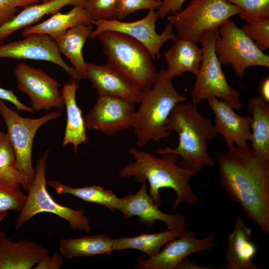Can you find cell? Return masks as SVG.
I'll use <instances>...</instances> for the list:
<instances>
[{"mask_svg": "<svg viewBox=\"0 0 269 269\" xmlns=\"http://www.w3.org/2000/svg\"><path fill=\"white\" fill-rule=\"evenodd\" d=\"M41 0H0V26L12 19L19 12L18 7L38 3Z\"/></svg>", "mask_w": 269, "mask_h": 269, "instance_id": "36", "label": "cell"}, {"mask_svg": "<svg viewBox=\"0 0 269 269\" xmlns=\"http://www.w3.org/2000/svg\"><path fill=\"white\" fill-rule=\"evenodd\" d=\"M191 231L179 232L167 230L154 234H141L132 237L115 239L113 250L119 252L135 249L144 253L147 258L156 254L170 240L190 233Z\"/></svg>", "mask_w": 269, "mask_h": 269, "instance_id": "28", "label": "cell"}, {"mask_svg": "<svg viewBox=\"0 0 269 269\" xmlns=\"http://www.w3.org/2000/svg\"><path fill=\"white\" fill-rule=\"evenodd\" d=\"M159 19L156 10L149 9L143 18L131 22H124L112 19H93L91 23L96 26L90 38H95L104 31H115L126 34L143 44L149 51L153 60L160 58V49L167 40H177L174 34L172 25L168 22L160 34L156 31L155 23Z\"/></svg>", "mask_w": 269, "mask_h": 269, "instance_id": "11", "label": "cell"}, {"mask_svg": "<svg viewBox=\"0 0 269 269\" xmlns=\"http://www.w3.org/2000/svg\"><path fill=\"white\" fill-rule=\"evenodd\" d=\"M92 19L84 6H77L66 13L55 12L46 20L24 28L22 33L24 37L35 34L47 35L54 39L72 27L91 23Z\"/></svg>", "mask_w": 269, "mask_h": 269, "instance_id": "23", "label": "cell"}, {"mask_svg": "<svg viewBox=\"0 0 269 269\" xmlns=\"http://www.w3.org/2000/svg\"><path fill=\"white\" fill-rule=\"evenodd\" d=\"M64 264L61 254L55 253L51 256L49 254L42 258L34 267V269H59Z\"/></svg>", "mask_w": 269, "mask_h": 269, "instance_id": "38", "label": "cell"}, {"mask_svg": "<svg viewBox=\"0 0 269 269\" xmlns=\"http://www.w3.org/2000/svg\"><path fill=\"white\" fill-rule=\"evenodd\" d=\"M50 0H41V1H42V2H46V1H50Z\"/></svg>", "mask_w": 269, "mask_h": 269, "instance_id": "43", "label": "cell"}, {"mask_svg": "<svg viewBox=\"0 0 269 269\" xmlns=\"http://www.w3.org/2000/svg\"><path fill=\"white\" fill-rule=\"evenodd\" d=\"M178 269H220L215 267L199 266L191 262L187 258H185L177 266Z\"/></svg>", "mask_w": 269, "mask_h": 269, "instance_id": "40", "label": "cell"}, {"mask_svg": "<svg viewBox=\"0 0 269 269\" xmlns=\"http://www.w3.org/2000/svg\"><path fill=\"white\" fill-rule=\"evenodd\" d=\"M218 35L219 28L205 31L200 36L202 61L191 93L192 102L197 105L209 98H219L233 109L240 110L242 107L240 93L228 83L215 51Z\"/></svg>", "mask_w": 269, "mask_h": 269, "instance_id": "6", "label": "cell"}, {"mask_svg": "<svg viewBox=\"0 0 269 269\" xmlns=\"http://www.w3.org/2000/svg\"><path fill=\"white\" fill-rule=\"evenodd\" d=\"M23 177L16 167V158L7 133L0 132V184L21 185Z\"/></svg>", "mask_w": 269, "mask_h": 269, "instance_id": "30", "label": "cell"}, {"mask_svg": "<svg viewBox=\"0 0 269 269\" xmlns=\"http://www.w3.org/2000/svg\"><path fill=\"white\" fill-rule=\"evenodd\" d=\"M216 245V235L210 234L204 238H196L190 233L167 242L165 246L150 258L142 257L137 259L134 269H176L179 264L192 254L212 251Z\"/></svg>", "mask_w": 269, "mask_h": 269, "instance_id": "14", "label": "cell"}, {"mask_svg": "<svg viewBox=\"0 0 269 269\" xmlns=\"http://www.w3.org/2000/svg\"><path fill=\"white\" fill-rule=\"evenodd\" d=\"M112 64L143 92L150 89L159 75L148 49L132 37L115 31H104L96 37Z\"/></svg>", "mask_w": 269, "mask_h": 269, "instance_id": "5", "label": "cell"}, {"mask_svg": "<svg viewBox=\"0 0 269 269\" xmlns=\"http://www.w3.org/2000/svg\"><path fill=\"white\" fill-rule=\"evenodd\" d=\"M8 212L0 214V223L7 216Z\"/></svg>", "mask_w": 269, "mask_h": 269, "instance_id": "42", "label": "cell"}, {"mask_svg": "<svg viewBox=\"0 0 269 269\" xmlns=\"http://www.w3.org/2000/svg\"><path fill=\"white\" fill-rule=\"evenodd\" d=\"M206 100L214 113L215 131L222 136L227 145L231 143H235L238 147L247 145L252 137V117L238 115L224 100L215 97Z\"/></svg>", "mask_w": 269, "mask_h": 269, "instance_id": "18", "label": "cell"}, {"mask_svg": "<svg viewBox=\"0 0 269 269\" xmlns=\"http://www.w3.org/2000/svg\"><path fill=\"white\" fill-rule=\"evenodd\" d=\"M136 111L134 104L112 96H99L84 117L86 129H94L112 136L132 128Z\"/></svg>", "mask_w": 269, "mask_h": 269, "instance_id": "13", "label": "cell"}, {"mask_svg": "<svg viewBox=\"0 0 269 269\" xmlns=\"http://www.w3.org/2000/svg\"><path fill=\"white\" fill-rule=\"evenodd\" d=\"M214 48L221 65L231 64L238 77H243L249 67H269V55L259 49L231 19L226 20L219 27Z\"/></svg>", "mask_w": 269, "mask_h": 269, "instance_id": "10", "label": "cell"}, {"mask_svg": "<svg viewBox=\"0 0 269 269\" xmlns=\"http://www.w3.org/2000/svg\"><path fill=\"white\" fill-rule=\"evenodd\" d=\"M240 6L241 19L247 23L269 20V0H226Z\"/></svg>", "mask_w": 269, "mask_h": 269, "instance_id": "31", "label": "cell"}, {"mask_svg": "<svg viewBox=\"0 0 269 269\" xmlns=\"http://www.w3.org/2000/svg\"><path fill=\"white\" fill-rule=\"evenodd\" d=\"M49 152V150H46L36 161L35 177L28 191L24 206L14 222L15 229H19L36 215L46 212L67 221L73 230L89 233L91 230V224L83 209L75 210L62 205L48 193L46 168Z\"/></svg>", "mask_w": 269, "mask_h": 269, "instance_id": "7", "label": "cell"}, {"mask_svg": "<svg viewBox=\"0 0 269 269\" xmlns=\"http://www.w3.org/2000/svg\"><path fill=\"white\" fill-rule=\"evenodd\" d=\"M261 97L268 103H269V78H266L261 86Z\"/></svg>", "mask_w": 269, "mask_h": 269, "instance_id": "41", "label": "cell"}, {"mask_svg": "<svg viewBox=\"0 0 269 269\" xmlns=\"http://www.w3.org/2000/svg\"><path fill=\"white\" fill-rule=\"evenodd\" d=\"M115 239L106 234H98L76 239H62L59 251L67 259L74 257H87L110 255L114 251Z\"/></svg>", "mask_w": 269, "mask_h": 269, "instance_id": "27", "label": "cell"}, {"mask_svg": "<svg viewBox=\"0 0 269 269\" xmlns=\"http://www.w3.org/2000/svg\"><path fill=\"white\" fill-rule=\"evenodd\" d=\"M164 55L168 75L180 76L186 72L196 75L200 67L202 51L196 43L179 38Z\"/></svg>", "mask_w": 269, "mask_h": 269, "instance_id": "24", "label": "cell"}, {"mask_svg": "<svg viewBox=\"0 0 269 269\" xmlns=\"http://www.w3.org/2000/svg\"><path fill=\"white\" fill-rule=\"evenodd\" d=\"M61 114L58 110L38 118H23L0 99V115L7 127L6 133L16 158V167L23 177L21 186L26 191L35 175L32 164V148L35 134L43 124L59 118Z\"/></svg>", "mask_w": 269, "mask_h": 269, "instance_id": "9", "label": "cell"}, {"mask_svg": "<svg viewBox=\"0 0 269 269\" xmlns=\"http://www.w3.org/2000/svg\"><path fill=\"white\" fill-rule=\"evenodd\" d=\"M129 152L134 161L122 168L119 176L125 178L134 176L140 183L148 182L149 194L157 206L161 204L159 191L162 188L172 189L176 192L173 211L181 203L192 204L199 201L189 183L197 173L178 166L177 154L155 150L154 152L160 155L159 158L133 146Z\"/></svg>", "mask_w": 269, "mask_h": 269, "instance_id": "2", "label": "cell"}, {"mask_svg": "<svg viewBox=\"0 0 269 269\" xmlns=\"http://www.w3.org/2000/svg\"><path fill=\"white\" fill-rule=\"evenodd\" d=\"M242 11L240 6L226 0H191L183 10L166 18L175 27L178 38L197 43L203 32L218 28L225 21Z\"/></svg>", "mask_w": 269, "mask_h": 269, "instance_id": "8", "label": "cell"}, {"mask_svg": "<svg viewBox=\"0 0 269 269\" xmlns=\"http://www.w3.org/2000/svg\"><path fill=\"white\" fill-rule=\"evenodd\" d=\"M161 4V0H117L115 9V17L122 20L139 10H157Z\"/></svg>", "mask_w": 269, "mask_h": 269, "instance_id": "33", "label": "cell"}, {"mask_svg": "<svg viewBox=\"0 0 269 269\" xmlns=\"http://www.w3.org/2000/svg\"><path fill=\"white\" fill-rule=\"evenodd\" d=\"M186 0H162L160 7L156 10L159 18L161 19L180 10Z\"/></svg>", "mask_w": 269, "mask_h": 269, "instance_id": "37", "label": "cell"}, {"mask_svg": "<svg viewBox=\"0 0 269 269\" xmlns=\"http://www.w3.org/2000/svg\"><path fill=\"white\" fill-rule=\"evenodd\" d=\"M117 0H86L84 7L93 19L116 18L115 9Z\"/></svg>", "mask_w": 269, "mask_h": 269, "instance_id": "35", "label": "cell"}, {"mask_svg": "<svg viewBox=\"0 0 269 269\" xmlns=\"http://www.w3.org/2000/svg\"><path fill=\"white\" fill-rule=\"evenodd\" d=\"M87 79L99 96H112L133 104L139 103L144 92L117 68L107 63L98 65L86 62Z\"/></svg>", "mask_w": 269, "mask_h": 269, "instance_id": "17", "label": "cell"}, {"mask_svg": "<svg viewBox=\"0 0 269 269\" xmlns=\"http://www.w3.org/2000/svg\"><path fill=\"white\" fill-rule=\"evenodd\" d=\"M257 252L251 229L241 216H238L228 237L225 254L226 269H258L253 262Z\"/></svg>", "mask_w": 269, "mask_h": 269, "instance_id": "20", "label": "cell"}, {"mask_svg": "<svg viewBox=\"0 0 269 269\" xmlns=\"http://www.w3.org/2000/svg\"><path fill=\"white\" fill-rule=\"evenodd\" d=\"M14 72L17 88L29 97L34 112L63 108L64 99L59 89L61 85L56 80L25 63H18Z\"/></svg>", "mask_w": 269, "mask_h": 269, "instance_id": "12", "label": "cell"}, {"mask_svg": "<svg viewBox=\"0 0 269 269\" xmlns=\"http://www.w3.org/2000/svg\"><path fill=\"white\" fill-rule=\"evenodd\" d=\"M0 58L50 62L62 68L72 79L81 80L74 68L63 59L54 40L47 35L31 34L19 40L1 43Z\"/></svg>", "mask_w": 269, "mask_h": 269, "instance_id": "15", "label": "cell"}, {"mask_svg": "<svg viewBox=\"0 0 269 269\" xmlns=\"http://www.w3.org/2000/svg\"><path fill=\"white\" fill-rule=\"evenodd\" d=\"M49 254L38 244L25 239L14 242L0 231V269H31Z\"/></svg>", "mask_w": 269, "mask_h": 269, "instance_id": "19", "label": "cell"}, {"mask_svg": "<svg viewBox=\"0 0 269 269\" xmlns=\"http://www.w3.org/2000/svg\"><path fill=\"white\" fill-rule=\"evenodd\" d=\"M173 78L164 69H161L152 87L144 92L132 127L139 147H143L151 141L160 142L171 134L165 128L169 116L177 104L186 100L185 96L174 88Z\"/></svg>", "mask_w": 269, "mask_h": 269, "instance_id": "4", "label": "cell"}, {"mask_svg": "<svg viewBox=\"0 0 269 269\" xmlns=\"http://www.w3.org/2000/svg\"><path fill=\"white\" fill-rule=\"evenodd\" d=\"M0 99L10 102L15 106L18 111H24L31 113L35 112L31 107H27L22 104L12 90L0 87Z\"/></svg>", "mask_w": 269, "mask_h": 269, "instance_id": "39", "label": "cell"}, {"mask_svg": "<svg viewBox=\"0 0 269 269\" xmlns=\"http://www.w3.org/2000/svg\"><path fill=\"white\" fill-rule=\"evenodd\" d=\"M141 183L140 188L135 194H130L122 198L123 204L119 211L124 216H137L138 222L148 228L158 220L165 223L169 231H188L184 215L180 213L168 214L160 211L147 192V182L143 181Z\"/></svg>", "mask_w": 269, "mask_h": 269, "instance_id": "16", "label": "cell"}, {"mask_svg": "<svg viewBox=\"0 0 269 269\" xmlns=\"http://www.w3.org/2000/svg\"><path fill=\"white\" fill-rule=\"evenodd\" d=\"M165 128L168 132L177 134L178 145L174 148L157 147L156 150L180 156L178 165L196 173L214 165L206 143L218 134L210 120L198 111L197 105L185 101L177 104L169 116Z\"/></svg>", "mask_w": 269, "mask_h": 269, "instance_id": "3", "label": "cell"}, {"mask_svg": "<svg viewBox=\"0 0 269 269\" xmlns=\"http://www.w3.org/2000/svg\"><path fill=\"white\" fill-rule=\"evenodd\" d=\"M217 158L221 184L231 200L250 220L269 234V160L255 153L248 145L228 144Z\"/></svg>", "mask_w": 269, "mask_h": 269, "instance_id": "1", "label": "cell"}, {"mask_svg": "<svg viewBox=\"0 0 269 269\" xmlns=\"http://www.w3.org/2000/svg\"><path fill=\"white\" fill-rule=\"evenodd\" d=\"M93 26L90 23L75 26L53 39L60 53L70 61L81 79H87L83 48L86 40L91 37Z\"/></svg>", "mask_w": 269, "mask_h": 269, "instance_id": "25", "label": "cell"}, {"mask_svg": "<svg viewBox=\"0 0 269 269\" xmlns=\"http://www.w3.org/2000/svg\"><path fill=\"white\" fill-rule=\"evenodd\" d=\"M27 195L20 186L12 187L0 184V214L10 211L20 212L24 206Z\"/></svg>", "mask_w": 269, "mask_h": 269, "instance_id": "32", "label": "cell"}, {"mask_svg": "<svg viewBox=\"0 0 269 269\" xmlns=\"http://www.w3.org/2000/svg\"><path fill=\"white\" fill-rule=\"evenodd\" d=\"M241 28L262 51L269 47V20L247 23Z\"/></svg>", "mask_w": 269, "mask_h": 269, "instance_id": "34", "label": "cell"}, {"mask_svg": "<svg viewBox=\"0 0 269 269\" xmlns=\"http://www.w3.org/2000/svg\"><path fill=\"white\" fill-rule=\"evenodd\" d=\"M248 112L253 115L251 149L260 157L269 160V105L260 96L251 98L248 102Z\"/></svg>", "mask_w": 269, "mask_h": 269, "instance_id": "26", "label": "cell"}, {"mask_svg": "<svg viewBox=\"0 0 269 269\" xmlns=\"http://www.w3.org/2000/svg\"><path fill=\"white\" fill-rule=\"evenodd\" d=\"M79 81L72 79L65 83L61 91L67 114V121L62 145L71 143L77 152L79 145L88 141L82 111L76 101Z\"/></svg>", "mask_w": 269, "mask_h": 269, "instance_id": "22", "label": "cell"}, {"mask_svg": "<svg viewBox=\"0 0 269 269\" xmlns=\"http://www.w3.org/2000/svg\"><path fill=\"white\" fill-rule=\"evenodd\" d=\"M47 185L53 188L57 194L71 195L85 202L104 206L111 211L119 210L122 206V198L117 197L112 190H105L100 186L75 188L65 185L57 180H47Z\"/></svg>", "mask_w": 269, "mask_h": 269, "instance_id": "29", "label": "cell"}, {"mask_svg": "<svg viewBox=\"0 0 269 269\" xmlns=\"http://www.w3.org/2000/svg\"><path fill=\"white\" fill-rule=\"evenodd\" d=\"M86 0H51L24 7L10 20L0 26V44L10 35L39 21L44 16L53 14L65 6H84Z\"/></svg>", "mask_w": 269, "mask_h": 269, "instance_id": "21", "label": "cell"}]
</instances>
